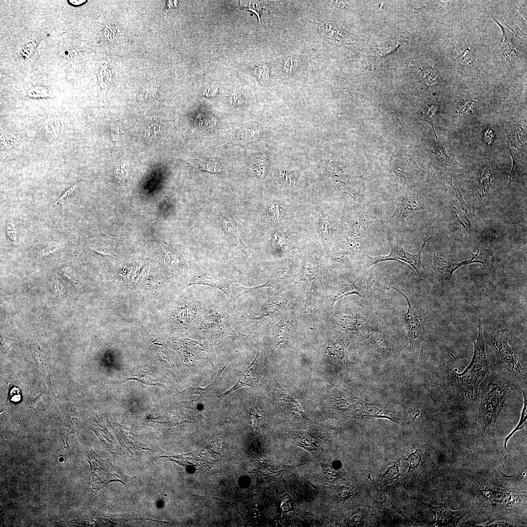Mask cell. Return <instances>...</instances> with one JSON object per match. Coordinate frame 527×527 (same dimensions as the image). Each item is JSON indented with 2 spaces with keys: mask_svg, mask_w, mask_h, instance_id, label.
I'll return each instance as SVG.
<instances>
[{
  "mask_svg": "<svg viewBox=\"0 0 527 527\" xmlns=\"http://www.w3.org/2000/svg\"><path fill=\"white\" fill-rule=\"evenodd\" d=\"M522 393L524 397V406L522 411L520 420L517 426L507 437L499 439H496L495 438L493 440L494 447L499 454L501 459V458L503 457H507L509 452V451L507 446V441L517 430L524 428V424L527 421V391H522Z\"/></svg>",
  "mask_w": 527,
  "mask_h": 527,
  "instance_id": "obj_20",
  "label": "cell"
},
{
  "mask_svg": "<svg viewBox=\"0 0 527 527\" xmlns=\"http://www.w3.org/2000/svg\"><path fill=\"white\" fill-rule=\"evenodd\" d=\"M332 3L334 6L340 8H345L348 6L344 1H333Z\"/></svg>",
  "mask_w": 527,
  "mask_h": 527,
  "instance_id": "obj_56",
  "label": "cell"
},
{
  "mask_svg": "<svg viewBox=\"0 0 527 527\" xmlns=\"http://www.w3.org/2000/svg\"><path fill=\"white\" fill-rule=\"evenodd\" d=\"M514 387L491 370L481 383L475 401L478 405L477 429L486 440L495 438L496 421Z\"/></svg>",
  "mask_w": 527,
  "mask_h": 527,
  "instance_id": "obj_1",
  "label": "cell"
},
{
  "mask_svg": "<svg viewBox=\"0 0 527 527\" xmlns=\"http://www.w3.org/2000/svg\"><path fill=\"white\" fill-rule=\"evenodd\" d=\"M486 342L495 351V367L492 371L522 391H527L526 369L516 352L508 343L507 330L493 332L486 336Z\"/></svg>",
  "mask_w": 527,
  "mask_h": 527,
  "instance_id": "obj_4",
  "label": "cell"
},
{
  "mask_svg": "<svg viewBox=\"0 0 527 527\" xmlns=\"http://www.w3.org/2000/svg\"><path fill=\"white\" fill-rule=\"evenodd\" d=\"M319 28L321 35L333 43H341L344 40L345 31L332 23L322 21Z\"/></svg>",
  "mask_w": 527,
  "mask_h": 527,
  "instance_id": "obj_22",
  "label": "cell"
},
{
  "mask_svg": "<svg viewBox=\"0 0 527 527\" xmlns=\"http://www.w3.org/2000/svg\"><path fill=\"white\" fill-rule=\"evenodd\" d=\"M293 321V316L287 315L283 317L276 325L273 333V345L270 349L271 354L279 345L288 343Z\"/></svg>",
  "mask_w": 527,
  "mask_h": 527,
  "instance_id": "obj_19",
  "label": "cell"
},
{
  "mask_svg": "<svg viewBox=\"0 0 527 527\" xmlns=\"http://www.w3.org/2000/svg\"><path fill=\"white\" fill-rule=\"evenodd\" d=\"M320 270L316 263L312 259H307L304 268V280L307 284L305 308L309 305L313 297L317 293L321 284Z\"/></svg>",
  "mask_w": 527,
  "mask_h": 527,
  "instance_id": "obj_16",
  "label": "cell"
},
{
  "mask_svg": "<svg viewBox=\"0 0 527 527\" xmlns=\"http://www.w3.org/2000/svg\"><path fill=\"white\" fill-rule=\"evenodd\" d=\"M476 101L473 99H469L463 102L460 109L458 111L459 115H466L472 112V107Z\"/></svg>",
  "mask_w": 527,
  "mask_h": 527,
  "instance_id": "obj_45",
  "label": "cell"
},
{
  "mask_svg": "<svg viewBox=\"0 0 527 527\" xmlns=\"http://www.w3.org/2000/svg\"><path fill=\"white\" fill-rule=\"evenodd\" d=\"M62 270L64 275L67 276L68 278L72 279L74 277L75 274L74 273V271L70 267H64Z\"/></svg>",
  "mask_w": 527,
  "mask_h": 527,
  "instance_id": "obj_55",
  "label": "cell"
},
{
  "mask_svg": "<svg viewBox=\"0 0 527 527\" xmlns=\"http://www.w3.org/2000/svg\"><path fill=\"white\" fill-rule=\"evenodd\" d=\"M299 63L297 59L288 58L284 62L283 69L286 74H291L297 69Z\"/></svg>",
  "mask_w": 527,
  "mask_h": 527,
  "instance_id": "obj_44",
  "label": "cell"
},
{
  "mask_svg": "<svg viewBox=\"0 0 527 527\" xmlns=\"http://www.w3.org/2000/svg\"><path fill=\"white\" fill-rule=\"evenodd\" d=\"M411 66L415 69L419 75L422 76L428 84L434 83L438 78V76L435 70L431 67L420 66L417 63H414Z\"/></svg>",
  "mask_w": 527,
  "mask_h": 527,
  "instance_id": "obj_32",
  "label": "cell"
},
{
  "mask_svg": "<svg viewBox=\"0 0 527 527\" xmlns=\"http://www.w3.org/2000/svg\"><path fill=\"white\" fill-rule=\"evenodd\" d=\"M474 526L477 527H512L514 525L508 521H489L486 523L481 524L475 525Z\"/></svg>",
  "mask_w": 527,
  "mask_h": 527,
  "instance_id": "obj_47",
  "label": "cell"
},
{
  "mask_svg": "<svg viewBox=\"0 0 527 527\" xmlns=\"http://www.w3.org/2000/svg\"><path fill=\"white\" fill-rule=\"evenodd\" d=\"M177 1H174V2H173V1H168V4H167L168 8L166 10V13L168 11V10H169V9H170L171 8L177 6Z\"/></svg>",
  "mask_w": 527,
  "mask_h": 527,
  "instance_id": "obj_57",
  "label": "cell"
},
{
  "mask_svg": "<svg viewBox=\"0 0 527 527\" xmlns=\"http://www.w3.org/2000/svg\"><path fill=\"white\" fill-rule=\"evenodd\" d=\"M430 239V238L425 240L423 246L419 251L415 254H412L404 249L402 246L401 242L398 239H388L387 243L390 248V252L387 256H379L371 257L366 255V268L377 264L379 263L387 261H401L410 265L416 271L420 280H421L422 275L426 270V269L421 262V254L426 243Z\"/></svg>",
  "mask_w": 527,
  "mask_h": 527,
  "instance_id": "obj_6",
  "label": "cell"
},
{
  "mask_svg": "<svg viewBox=\"0 0 527 527\" xmlns=\"http://www.w3.org/2000/svg\"><path fill=\"white\" fill-rule=\"evenodd\" d=\"M407 496L421 503L430 509L434 516L432 526L434 527H456L461 519L470 511L469 509L452 510L444 504L433 506L422 502L416 498L409 497L408 495Z\"/></svg>",
  "mask_w": 527,
  "mask_h": 527,
  "instance_id": "obj_9",
  "label": "cell"
},
{
  "mask_svg": "<svg viewBox=\"0 0 527 527\" xmlns=\"http://www.w3.org/2000/svg\"><path fill=\"white\" fill-rule=\"evenodd\" d=\"M477 253H471L472 258L461 262H450L437 257L434 252L432 258L431 268L434 270L437 280L441 283L449 282L454 271L467 264L480 263L484 265H490L494 263L493 252L489 249L478 247Z\"/></svg>",
  "mask_w": 527,
  "mask_h": 527,
  "instance_id": "obj_5",
  "label": "cell"
},
{
  "mask_svg": "<svg viewBox=\"0 0 527 527\" xmlns=\"http://www.w3.org/2000/svg\"><path fill=\"white\" fill-rule=\"evenodd\" d=\"M399 292L406 300L408 304L407 312L404 318L407 328L410 350L419 353L421 341L423 339L421 319L419 312L413 308L407 296L395 287H391Z\"/></svg>",
  "mask_w": 527,
  "mask_h": 527,
  "instance_id": "obj_7",
  "label": "cell"
},
{
  "mask_svg": "<svg viewBox=\"0 0 527 527\" xmlns=\"http://www.w3.org/2000/svg\"><path fill=\"white\" fill-rule=\"evenodd\" d=\"M510 153L512 157V166L510 172L509 174V181L508 182V185H509L512 181L514 180V176L516 170L518 169V162L516 158V157L510 151Z\"/></svg>",
  "mask_w": 527,
  "mask_h": 527,
  "instance_id": "obj_49",
  "label": "cell"
},
{
  "mask_svg": "<svg viewBox=\"0 0 527 527\" xmlns=\"http://www.w3.org/2000/svg\"><path fill=\"white\" fill-rule=\"evenodd\" d=\"M259 356V352L258 351L254 359L241 374L237 382L229 389L220 394L217 397L218 399H222L227 396L229 393L243 386L255 387V384L257 381L256 372Z\"/></svg>",
  "mask_w": 527,
  "mask_h": 527,
  "instance_id": "obj_17",
  "label": "cell"
},
{
  "mask_svg": "<svg viewBox=\"0 0 527 527\" xmlns=\"http://www.w3.org/2000/svg\"><path fill=\"white\" fill-rule=\"evenodd\" d=\"M396 203L397 209L391 217V221L398 224H403L405 219L416 211L427 208L420 198L412 195L400 197Z\"/></svg>",
  "mask_w": 527,
  "mask_h": 527,
  "instance_id": "obj_14",
  "label": "cell"
},
{
  "mask_svg": "<svg viewBox=\"0 0 527 527\" xmlns=\"http://www.w3.org/2000/svg\"><path fill=\"white\" fill-rule=\"evenodd\" d=\"M218 92V88L213 85L205 87L203 90V94L207 97H214Z\"/></svg>",
  "mask_w": 527,
  "mask_h": 527,
  "instance_id": "obj_52",
  "label": "cell"
},
{
  "mask_svg": "<svg viewBox=\"0 0 527 527\" xmlns=\"http://www.w3.org/2000/svg\"><path fill=\"white\" fill-rule=\"evenodd\" d=\"M374 230V223L368 216L359 213L351 220L347 236L349 242L360 245L368 241Z\"/></svg>",
  "mask_w": 527,
  "mask_h": 527,
  "instance_id": "obj_11",
  "label": "cell"
},
{
  "mask_svg": "<svg viewBox=\"0 0 527 527\" xmlns=\"http://www.w3.org/2000/svg\"><path fill=\"white\" fill-rule=\"evenodd\" d=\"M9 398L11 401L19 402L21 399V392L18 387H13L9 392Z\"/></svg>",
  "mask_w": 527,
  "mask_h": 527,
  "instance_id": "obj_51",
  "label": "cell"
},
{
  "mask_svg": "<svg viewBox=\"0 0 527 527\" xmlns=\"http://www.w3.org/2000/svg\"><path fill=\"white\" fill-rule=\"evenodd\" d=\"M291 298V295L289 292L278 294L269 297L263 304L261 313L258 318L278 315Z\"/></svg>",
  "mask_w": 527,
  "mask_h": 527,
  "instance_id": "obj_18",
  "label": "cell"
},
{
  "mask_svg": "<svg viewBox=\"0 0 527 527\" xmlns=\"http://www.w3.org/2000/svg\"><path fill=\"white\" fill-rule=\"evenodd\" d=\"M294 501L289 495L285 494L283 495L280 506L282 512L286 513L294 510Z\"/></svg>",
  "mask_w": 527,
  "mask_h": 527,
  "instance_id": "obj_43",
  "label": "cell"
},
{
  "mask_svg": "<svg viewBox=\"0 0 527 527\" xmlns=\"http://www.w3.org/2000/svg\"><path fill=\"white\" fill-rule=\"evenodd\" d=\"M474 504L492 518L512 515L526 506V492L492 482L487 479L476 480L472 484Z\"/></svg>",
  "mask_w": 527,
  "mask_h": 527,
  "instance_id": "obj_2",
  "label": "cell"
},
{
  "mask_svg": "<svg viewBox=\"0 0 527 527\" xmlns=\"http://www.w3.org/2000/svg\"><path fill=\"white\" fill-rule=\"evenodd\" d=\"M350 343L351 342L343 340L337 341L326 347L325 353L335 357L339 361L343 362H348L349 359L346 349Z\"/></svg>",
  "mask_w": 527,
  "mask_h": 527,
  "instance_id": "obj_27",
  "label": "cell"
},
{
  "mask_svg": "<svg viewBox=\"0 0 527 527\" xmlns=\"http://www.w3.org/2000/svg\"><path fill=\"white\" fill-rule=\"evenodd\" d=\"M77 185L74 184L70 187L67 191H66L61 197L56 201V204L61 203L67 197L70 196L72 194L74 190L77 188Z\"/></svg>",
  "mask_w": 527,
  "mask_h": 527,
  "instance_id": "obj_53",
  "label": "cell"
},
{
  "mask_svg": "<svg viewBox=\"0 0 527 527\" xmlns=\"http://www.w3.org/2000/svg\"><path fill=\"white\" fill-rule=\"evenodd\" d=\"M224 215H223H223L222 214V217H223V225L224 229L229 235H230L231 236L235 238V241L236 242H238L239 243H240L239 237L237 233L234 223H233L232 219H231L232 218L230 217V215L229 216L228 215V214L224 213Z\"/></svg>",
  "mask_w": 527,
  "mask_h": 527,
  "instance_id": "obj_35",
  "label": "cell"
},
{
  "mask_svg": "<svg viewBox=\"0 0 527 527\" xmlns=\"http://www.w3.org/2000/svg\"><path fill=\"white\" fill-rule=\"evenodd\" d=\"M401 459L390 466L382 477L381 483H389L398 479L399 476H402L399 469Z\"/></svg>",
  "mask_w": 527,
  "mask_h": 527,
  "instance_id": "obj_34",
  "label": "cell"
},
{
  "mask_svg": "<svg viewBox=\"0 0 527 527\" xmlns=\"http://www.w3.org/2000/svg\"><path fill=\"white\" fill-rule=\"evenodd\" d=\"M437 110V107L436 105L431 104L428 105L425 109L420 118L422 120L428 122L431 125L436 138L437 135L434 129V119Z\"/></svg>",
  "mask_w": 527,
  "mask_h": 527,
  "instance_id": "obj_37",
  "label": "cell"
},
{
  "mask_svg": "<svg viewBox=\"0 0 527 527\" xmlns=\"http://www.w3.org/2000/svg\"><path fill=\"white\" fill-rule=\"evenodd\" d=\"M229 315L226 313L215 312L204 316L202 320L199 330L210 336L221 335L226 331L231 335L234 330L232 326Z\"/></svg>",
  "mask_w": 527,
  "mask_h": 527,
  "instance_id": "obj_10",
  "label": "cell"
},
{
  "mask_svg": "<svg viewBox=\"0 0 527 527\" xmlns=\"http://www.w3.org/2000/svg\"><path fill=\"white\" fill-rule=\"evenodd\" d=\"M405 459L409 463V468L407 471L409 472L411 469L416 468L421 461L422 456L420 450L416 449L414 452L410 454Z\"/></svg>",
  "mask_w": 527,
  "mask_h": 527,
  "instance_id": "obj_42",
  "label": "cell"
},
{
  "mask_svg": "<svg viewBox=\"0 0 527 527\" xmlns=\"http://www.w3.org/2000/svg\"><path fill=\"white\" fill-rule=\"evenodd\" d=\"M28 95L34 98L44 97L49 95V90L44 87L37 86L29 91Z\"/></svg>",
  "mask_w": 527,
  "mask_h": 527,
  "instance_id": "obj_46",
  "label": "cell"
},
{
  "mask_svg": "<svg viewBox=\"0 0 527 527\" xmlns=\"http://www.w3.org/2000/svg\"><path fill=\"white\" fill-rule=\"evenodd\" d=\"M293 442L297 446L310 451L313 455L318 452V443L315 438L310 433L303 432H292Z\"/></svg>",
  "mask_w": 527,
  "mask_h": 527,
  "instance_id": "obj_21",
  "label": "cell"
},
{
  "mask_svg": "<svg viewBox=\"0 0 527 527\" xmlns=\"http://www.w3.org/2000/svg\"><path fill=\"white\" fill-rule=\"evenodd\" d=\"M366 282L365 274L358 277L354 282L349 284H343L336 287L328 298L327 308L331 310L335 303L341 298L350 295L356 294L365 298Z\"/></svg>",
  "mask_w": 527,
  "mask_h": 527,
  "instance_id": "obj_13",
  "label": "cell"
},
{
  "mask_svg": "<svg viewBox=\"0 0 527 527\" xmlns=\"http://www.w3.org/2000/svg\"><path fill=\"white\" fill-rule=\"evenodd\" d=\"M362 324L361 321L354 315L344 316L339 320V324L343 330L353 338L361 335L363 329Z\"/></svg>",
  "mask_w": 527,
  "mask_h": 527,
  "instance_id": "obj_23",
  "label": "cell"
},
{
  "mask_svg": "<svg viewBox=\"0 0 527 527\" xmlns=\"http://www.w3.org/2000/svg\"><path fill=\"white\" fill-rule=\"evenodd\" d=\"M61 127V123L57 118L47 119L44 123V129L46 135L51 139L58 138Z\"/></svg>",
  "mask_w": 527,
  "mask_h": 527,
  "instance_id": "obj_33",
  "label": "cell"
},
{
  "mask_svg": "<svg viewBox=\"0 0 527 527\" xmlns=\"http://www.w3.org/2000/svg\"><path fill=\"white\" fill-rule=\"evenodd\" d=\"M279 391L282 395L281 402L288 414L295 416L296 418L308 420L301 408L300 403L293 396L286 392L284 393L283 390H280Z\"/></svg>",
  "mask_w": 527,
  "mask_h": 527,
  "instance_id": "obj_24",
  "label": "cell"
},
{
  "mask_svg": "<svg viewBox=\"0 0 527 527\" xmlns=\"http://www.w3.org/2000/svg\"><path fill=\"white\" fill-rule=\"evenodd\" d=\"M354 254V252L352 251H335L331 256V260L333 262L346 264Z\"/></svg>",
  "mask_w": 527,
  "mask_h": 527,
  "instance_id": "obj_38",
  "label": "cell"
},
{
  "mask_svg": "<svg viewBox=\"0 0 527 527\" xmlns=\"http://www.w3.org/2000/svg\"><path fill=\"white\" fill-rule=\"evenodd\" d=\"M237 351L235 352L234 355L230 358L228 361L226 363V365L217 373V374L215 377V379L207 387L205 388H195L190 389L189 391L195 395V397L198 399L208 398L212 396L216 392L217 386L220 383L221 379V375L223 373V370L227 366L232 358L236 354Z\"/></svg>",
  "mask_w": 527,
  "mask_h": 527,
  "instance_id": "obj_25",
  "label": "cell"
},
{
  "mask_svg": "<svg viewBox=\"0 0 527 527\" xmlns=\"http://www.w3.org/2000/svg\"><path fill=\"white\" fill-rule=\"evenodd\" d=\"M494 137L495 134L493 131L490 128H488L484 133L483 138V143L486 146H490L494 141Z\"/></svg>",
  "mask_w": 527,
  "mask_h": 527,
  "instance_id": "obj_48",
  "label": "cell"
},
{
  "mask_svg": "<svg viewBox=\"0 0 527 527\" xmlns=\"http://www.w3.org/2000/svg\"><path fill=\"white\" fill-rule=\"evenodd\" d=\"M241 6L244 10H250L255 13L258 17L259 22H260V12L262 9L261 2L257 1H241Z\"/></svg>",
  "mask_w": 527,
  "mask_h": 527,
  "instance_id": "obj_39",
  "label": "cell"
},
{
  "mask_svg": "<svg viewBox=\"0 0 527 527\" xmlns=\"http://www.w3.org/2000/svg\"><path fill=\"white\" fill-rule=\"evenodd\" d=\"M234 280L214 271H205L200 272L190 281L188 285L202 284L216 288L223 291L229 299L230 286L234 283Z\"/></svg>",
  "mask_w": 527,
  "mask_h": 527,
  "instance_id": "obj_12",
  "label": "cell"
},
{
  "mask_svg": "<svg viewBox=\"0 0 527 527\" xmlns=\"http://www.w3.org/2000/svg\"><path fill=\"white\" fill-rule=\"evenodd\" d=\"M372 343L374 349L381 353L390 351L392 347L391 339L385 332L377 331L371 338Z\"/></svg>",
  "mask_w": 527,
  "mask_h": 527,
  "instance_id": "obj_30",
  "label": "cell"
},
{
  "mask_svg": "<svg viewBox=\"0 0 527 527\" xmlns=\"http://www.w3.org/2000/svg\"><path fill=\"white\" fill-rule=\"evenodd\" d=\"M129 170V163L128 161L124 159H121L118 162L115 167V177L117 179L121 180L128 174Z\"/></svg>",
  "mask_w": 527,
  "mask_h": 527,
  "instance_id": "obj_41",
  "label": "cell"
},
{
  "mask_svg": "<svg viewBox=\"0 0 527 527\" xmlns=\"http://www.w3.org/2000/svg\"><path fill=\"white\" fill-rule=\"evenodd\" d=\"M156 89L154 87L144 89L142 92L138 95V99L141 100L153 96L156 92Z\"/></svg>",
  "mask_w": 527,
  "mask_h": 527,
  "instance_id": "obj_50",
  "label": "cell"
},
{
  "mask_svg": "<svg viewBox=\"0 0 527 527\" xmlns=\"http://www.w3.org/2000/svg\"><path fill=\"white\" fill-rule=\"evenodd\" d=\"M56 249V248L54 246L45 248L41 251L38 254V258H41L43 256H45L49 253L53 252Z\"/></svg>",
  "mask_w": 527,
  "mask_h": 527,
  "instance_id": "obj_54",
  "label": "cell"
},
{
  "mask_svg": "<svg viewBox=\"0 0 527 527\" xmlns=\"http://www.w3.org/2000/svg\"><path fill=\"white\" fill-rule=\"evenodd\" d=\"M444 185L450 198L452 214L461 229L466 234H469L470 232V220L472 215L464 201L461 192L454 187L451 180L450 186L446 185L445 183Z\"/></svg>",
  "mask_w": 527,
  "mask_h": 527,
  "instance_id": "obj_8",
  "label": "cell"
},
{
  "mask_svg": "<svg viewBox=\"0 0 527 527\" xmlns=\"http://www.w3.org/2000/svg\"><path fill=\"white\" fill-rule=\"evenodd\" d=\"M355 418H382L390 420L399 424L398 413L388 405L372 404L364 402L361 407L353 415Z\"/></svg>",
  "mask_w": 527,
  "mask_h": 527,
  "instance_id": "obj_15",
  "label": "cell"
},
{
  "mask_svg": "<svg viewBox=\"0 0 527 527\" xmlns=\"http://www.w3.org/2000/svg\"><path fill=\"white\" fill-rule=\"evenodd\" d=\"M265 287H273V284L270 279H269L266 283L264 284L253 287H245L241 286L236 283H233L230 286V293L229 297V301H230V302L235 301L241 296L248 293L256 291L261 288Z\"/></svg>",
  "mask_w": 527,
  "mask_h": 527,
  "instance_id": "obj_29",
  "label": "cell"
},
{
  "mask_svg": "<svg viewBox=\"0 0 527 527\" xmlns=\"http://www.w3.org/2000/svg\"><path fill=\"white\" fill-rule=\"evenodd\" d=\"M253 73L262 83H266L269 78V68L265 64H257L253 69Z\"/></svg>",
  "mask_w": 527,
  "mask_h": 527,
  "instance_id": "obj_36",
  "label": "cell"
},
{
  "mask_svg": "<svg viewBox=\"0 0 527 527\" xmlns=\"http://www.w3.org/2000/svg\"><path fill=\"white\" fill-rule=\"evenodd\" d=\"M160 132V125L155 122L149 123L145 130V137L149 141H154L159 138Z\"/></svg>",
  "mask_w": 527,
  "mask_h": 527,
  "instance_id": "obj_40",
  "label": "cell"
},
{
  "mask_svg": "<svg viewBox=\"0 0 527 527\" xmlns=\"http://www.w3.org/2000/svg\"><path fill=\"white\" fill-rule=\"evenodd\" d=\"M455 58L458 62L469 67L480 70V64L475 56L471 53L469 47H457L455 50Z\"/></svg>",
  "mask_w": 527,
  "mask_h": 527,
  "instance_id": "obj_28",
  "label": "cell"
},
{
  "mask_svg": "<svg viewBox=\"0 0 527 527\" xmlns=\"http://www.w3.org/2000/svg\"><path fill=\"white\" fill-rule=\"evenodd\" d=\"M0 146L2 149H9L16 147L19 139L13 132L6 129H0Z\"/></svg>",
  "mask_w": 527,
  "mask_h": 527,
  "instance_id": "obj_31",
  "label": "cell"
},
{
  "mask_svg": "<svg viewBox=\"0 0 527 527\" xmlns=\"http://www.w3.org/2000/svg\"><path fill=\"white\" fill-rule=\"evenodd\" d=\"M492 179L491 168L486 165L481 169L478 177L477 194L480 201H482L486 197L491 184Z\"/></svg>",
  "mask_w": 527,
  "mask_h": 527,
  "instance_id": "obj_26",
  "label": "cell"
},
{
  "mask_svg": "<svg viewBox=\"0 0 527 527\" xmlns=\"http://www.w3.org/2000/svg\"><path fill=\"white\" fill-rule=\"evenodd\" d=\"M481 316L479 309L478 335L476 341L473 339L474 351L470 364L462 373H457L453 368L448 371V381L452 390L460 399L466 403L476 401L479 387L491 370L486 357Z\"/></svg>",
  "mask_w": 527,
  "mask_h": 527,
  "instance_id": "obj_3",
  "label": "cell"
}]
</instances>
